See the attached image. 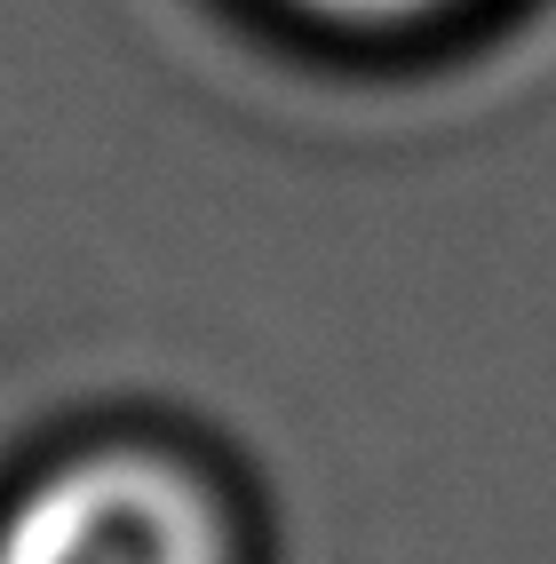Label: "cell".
<instances>
[{
    "instance_id": "cell-2",
    "label": "cell",
    "mask_w": 556,
    "mask_h": 564,
    "mask_svg": "<svg viewBox=\"0 0 556 564\" xmlns=\"http://www.w3.org/2000/svg\"><path fill=\"white\" fill-rule=\"evenodd\" d=\"M286 9H310V17H334V24H414V17L454 9V0H286Z\"/></svg>"
},
{
    "instance_id": "cell-1",
    "label": "cell",
    "mask_w": 556,
    "mask_h": 564,
    "mask_svg": "<svg viewBox=\"0 0 556 564\" xmlns=\"http://www.w3.org/2000/svg\"><path fill=\"white\" fill-rule=\"evenodd\" d=\"M0 564H231V524L183 462L103 445L17 494Z\"/></svg>"
}]
</instances>
